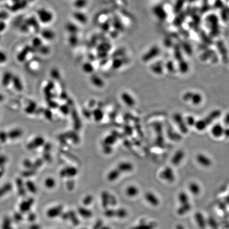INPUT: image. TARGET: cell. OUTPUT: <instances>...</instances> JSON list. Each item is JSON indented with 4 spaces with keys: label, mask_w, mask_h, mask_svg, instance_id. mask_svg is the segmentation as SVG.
Masks as SVG:
<instances>
[{
    "label": "cell",
    "mask_w": 229,
    "mask_h": 229,
    "mask_svg": "<svg viewBox=\"0 0 229 229\" xmlns=\"http://www.w3.org/2000/svg\"><path fill=\"white\" fill-rule=\"evenodd\" d=\"M123 61L120 59H116L112 63V66L114 69H120L123 65Z\"/></svg>",
    "instance_id": "obj_37"
},
{
    "label": "cell",
    "mask_w": 229,
    "mask_h": 229,
    "mask_svg": "<svg viewBox=\"0 0 229 229\" xmlns=\"http://www.w3.org/2000/svg\"><path fill=\"white\" fill-rule=\"evenodd\" d=\"M192 206L191 203H187L184 204H180V206L177 209V213L179 216H182L186 214L191 211Z\"/></svg>",
    "instance_id": "obj_15"
},
{
    "label": "cell",
    "mask_w": 229,
    "mask_h": 229,
    "mask_svg": "<svg viewBox=\"0 0 229 229\" xmlns=\"http://www.w3.org/2000/svg\"><path fill=\"white\" fill-rule=\"evenodd\" d=\"M146 201L153 206H158L160 204V201L158 197L152 192H148L145 195Z\"/></svg>",
    "instance_id": "obj_10"
},
{
    "label": "cell",
    "mask_w": 229,
    "mask_h": 229,
    "mask_svg": "<svg viewBox=\"0 0 229 229\" xmlns=\"http://www.w3.org/2000/svg\"><path fill=\"white\" fill-rule=\"evenodd\" d=\"M185 158V153L183 150H178L175 152L171 159V163L173 165L177 166L183 162Z\"/></svg>",
    "instance_id": "obj_7"
},
{
    "label": "cell",
    "mask_w": 229,
    "mask_h": 229,
    "mask_svg": "<svg viewBox=\"0 0 229 229\" xmlns=\"http://www.w3.org/2000/svg\"><path fill=\"white\" fill-rule=\"evenodd\" d=\"M8 138V133H6L4 132H0V141L1 142H2V143L6 142Z\"/></svg>",
    "instance_id": "obj_40"
},
{
    "label": "cell",
    "mask_w": 229,
    "mask_h": 229,
    "mask_svg": "<svg viewBox=\"0 0 229 229\" xmlns=\"http://www.w3.org/2000/svg\"><path fill=\"white\" fill-rule=\"evenodd\" d=\"M36 108V106L34 105V103H32L31 104L30 106L29 105L28 106V107L26 108V111L27 113H33V110L31 109V108H33V109L35 110Z\"/></svg>",
    "instance_id": "obj_43"
},
{
    "label": "cell",
    "mask_w": 229,
    "mask_h": 229,
    "mask_svg": "<svg viewBox=\"0 0 229 229\" xmlns=\"http://www.w3.org/2000/svg\"><path fill=\"white\" fill-rule=\"evenodd\" d=\"M194 219L197 227L200 229H205L207 225V222L204 215L201 212H197L194 215Z\"/></svg>",
    "instance_id": "obj_6"
},
{
    "label": "cell",
    "mask_w": 229,
    "mask_h": 229,
    "mask_svg": "<svg viewBox=\"0 0 229 229\" xmlns=\"http://www.w3.org/2000/svg\"></svg>",
    "instance_id": "obj_48"
},
{
    "label": "cell",
    "mask_w": 229,
    "mask_h": 229,
    "mask_svg": "<svg viewBox=\"0 0 229 229\" xmlns=\"http://www.w3.org/2000/svg\"><path fill=\"white\" fill-rule=\"evenodd\" d=\"M178 200L180 204H184L190 203L188 194L184 191H181L179 193L178 196Z\"/></svg>",
    "instance_id": "obj_23"
},
{
    "label": "cell",
    "mask_w": 229,
    "mask_h": 229,
    "mask_svg": "<svg viewBox=\"0 0 229 229\" xmlns=\"http://www.w3.org/2000/svg\"><path fill=\"white\" fill-rule=\"evenodd\" d=\"M139 193L138 187L134 185L129 186L126 189V194L128 196L131 197L136 196Z\"/></svg>",
    "instance_id": "obj_22"
},
{
    "label": "cell",
    "mask_w": 229,
    "mask_h": 229,
    "mask_svg": "<svg viewBox=\"0 0 229 229\" xmlns=\"http://www.w3.org/2000/svg\"><path fill=\"white\" fill-rule=\"evenodd\" d=\"M11 189V186L10 184H6L4 186L2 187V188H0V197L3 196L4 194L9 192Z\"/></svg>",
    "instance_id": "obj_36"
},
{
    "label": "cell",
    "mask_w": 229,
    "mask_h": 229,
    "mask_svg": "<svg viewBox=\"0 0 229 229\" xmlns=\"http://www.w3.org/2000/svg\"><path fill=\"white\" fill-rule=\"evenodd\" d=\"M127 214V212L125 209H120L115 210V216L120 219L126 217Z\"/></svg>",
    "instance_id": "obj_32"
},
{
    "label": "cell",
    "mask_w": 229,
    "mask_h": 229,
    "mask_svg": "<svg viewBox=\"0 0 229 229\" xmlns=\"http://www.w3.org/2000/svg\"><path fill=\"white\" fill-rule=\"evenodd\" d=\"M221 114V111L220 110H214L209 114V115L205 119L209 125L214 120H217V118H219Z\"/></svg>",
    "instance_id": "obj_20"
},
{
    "label": "cell",
    "mask_w": 229,
    "mask_h": 229,
    "mask_svg": "<svg viewBox=\"0 0 229 229\" xmlns=\"http://www.w3.org/2000/svg\"><path fill=\"white\" fill-rule=\"evenodd\" d=\"M82 70L84 72V73L91 74L94 72L95 69L91 63L87 62V63H84V64L82 66Z\"/></svg>",
    "instance_id": "obj_30"
},
{
    "label": "cell",
    "mask_w": 229,
    "mask_h": 229,
    "mask_svg": "<svg viewBox=\"0 0 229 229\" xmlns=\"http://www.w3.org/2000/svg\"><path fill=\"white\" fill-rule=\"evenodd\" d=\"M74 18L75 20L81 24H85L88 21V16L85 13L81 11H77L74 13Z\"/></svg>",
    "instance_id": "obj_16"
},
{
    "label": "cell",
    "mask_w": 229,
    "mask_h": 229,
    "mask_svg": "<svg viewBox=\"0 0 229 229\" xmlns=\"http://www.w3.org/2000/svg\"><path fill=\"white\" fill-rule=\"evenodd\" d=\"M189 192L194 196L199 195L201 192V187L199 183L195 181H191L188 184Z\"/></svg>",
    "instance_id": "obj_12"
},
{
    "label": "cell",
    "mask_w": 229,
    "mask_h": 229,
    "mask_svg": "<svg viewBox=\"0 0 229 229\" xmlns=\"http://www.w3.org/2000/svg\"><path fill=\"white\" fill-rule=\"evenodd\" d=\"M223 122L224 125L227 127H229V112H227L224 116Z\"/></svg>",
    "instance_id": "obj_41"
},
{
    "label": "cell",
    "mask_w": 229,
    "mask_h": 229,
    "mask_svg": "<svg viewBox=\"0 0 229 229\" xmlns=\"http://www.w3.org/2000/svg\"><path fill=\"white\" fill-rule=\"evenodd\" d=\"M104 214L106 217H115V210L113 209H107L104 212Z\"/></svg>",
    "instance_id": "obj_38"
},
{
    "label": "cell",
    "mask_w": 229,
    "mask_h": 229,
    "mask_svg": "<svg viewBox=\"0 0 229 229\" xmlns=\"http://www.w3.org/2000/svg\"><path fill=\"white\" fill-rule=\"evenodd\" d=\"M209 124L207 122L205 118L204 119H199L197 120L196 123H195L194 127L198 131L202 132L203 131L206 130L207 127L209 126Z\"/></svg>",
    "instance_id": "obj_18"
},
{
    "label": "cell",
    "mask_w": 229,
    "mask_h": 229,
    "mask_svg": "<svg viewBox=\"0 0 229 229\" xmlns=\"http://www.w3.org/2000/svg\"><path fill=\"white\" fill-rule=\"evenodd\" d=\"M90 81L94 86L97 88H102L105 85V82L102 78L97 75H92L90 77Z\"/></svg>",
    "instance_id": "obj_19"
},
{
    "label": "cell",
    "mask_w": 229,
    "mask_h": 229,
    "mask_svg": "<svg viewBox=\"0 0 229 229\" xmlns=\"http://www.w3.org/2000/svg\"><path fill=\"white\" fill-rule=\"evenodd\" d=\"M39 226H38V225H33V226H31V229H39Z\"/></svg>",
    "instance_id": "obj_46"
},
{
    "label": "cell",
    "mask_w": 229,
    "mask_h": 229,
    "mask_svg": "<svg viewBox=\"0 0 229 229\" xmlns=\"http://www.w3.org/2000/svg\"><path fill=\"white\" fill-rule=\"evenodd\" d=\"M44 139L41 136H38L37 138H35L33 141L30 142L28 145V148L29 150H33L35 148L40 147L44 143Z\"/></svg>",
    "instance_id": "obj_13"
},
{
    "label": "cell",
    "mask_w": 229,
    "mask_h": 229,
    "mask_svg": "<svg viewBox=\"0 0 229 229\" xmlns=\"http://www.w3.org/2000/svg\"><path fill=\"white\" fill-rule=\"evenodd\" d=\"M23 134V132L20 129H14L8 133V138L11 139H16L20 138Z\"/></svg>",
    "instance_id": "obj_26"
},
{
    "label": "cell",
    "mask_w": 229,
    "mask_h": 229,
    "mask_svg": "<svg viewBox=\"0 0 229 229\" xmlns=\"http://www.w3.org/2000/svg\"><path fill=\"white\" fill-rule=\"evenodd\" d=\"M62 211H63V207L60 205V206H57L54 207L49 209L47 212V214L49 217L54 218L61 215Z\"/></svg>",
    "instance_id": "obj_14"
},
{
    "label": "cell",
    "mask_w": 229,
    "mask_h": 229,
    "mask_svg": "<svg viewBox=\"0 0 229 229\" xmlns=\"http://www.w3.org/2000/svg\"><path fill=\"white\" fill-rule=\"evenodd\" d=\"M100 229H110L109 227H107V226H102V228Z\"/></svg>",
    "instance_id": "obj_47"
},
{
    "label": "cell",
    "mask_w": 229,
    "mask_h": 229,
    "mask_svg": "<svg viewBox=\"0 0 229 229\" xmlns=\"http://www.w3.org/2000/svg\"><path fill=\"white\" fill-rule=\"evenodd\" d=\"M223 136L226 137L227 138H229V127H225Z\"/></svg>",
    "instance_id": "obj_44"
},
{
    "label": "cell",
    "mask_w": 229,
    "mask_h": 229,
    "mask_svg": "<svg viewBox=\"0 0 229 229\" xmlns=\"http://www.w3.org/2000/svg\"><path fill=\"white\" fill-rule=\"evenodd\" d=\"M183 99L184 102L196 106L200 105L203 101V97L201 94L193 92H187L184 94L183 95Z\"/></svg>",
    "instance_id": "obj_1"
},
{
    "label": "cell",
    "mask_w": 229,
    "mask_h": 229,
    "mask_svg": "<svg viewBox=\"0 0 229 229\" xmlns=\"http://www.w3.org/2000/svg\"><path fill=\"white\" fill-rule=\"evenodd\" d=\"M158 52L159 49L158 47L156 46L152 47V48L149 49L142 56V61L144 62H148V61L152 60V59H153L158 55Z\"/></svg>",
    "instance_id": "obj_8"
},
{
    "label": "cell",
    "mask_w": 229,
    "mask_h": 229,
    "mask_svg": "<svg viewBox=\"0 0 229 229\" xmlns=\"http://www.w3.org/2000/svg\"><path fill=\"white\" fill-rule=\"evenodd\" d=\"M93 200V197L91 195H88L85 197L83 201V204L85 205H89L91 203Z\"/></svg>",
    "instance_id": "obj_39"
},
{
    "label": "cell",
    "mask_w": 229,
    "mask_h": 229,
    "mask_svg": "<svg viewBox=\"0 0 229 229\" xmlns=\"http://www.w3.org/2000/svg\"><path fill=\"white\" fill-rule=\"evenodd\" d=\"M56 182L53 178H47L45 180V186L48 188H53L55 187Z\"/></svg>",
    "instance_id": "obj_34"
},
{
    "label": "cell",
    "mask_w": 229,
    "mask_h": 229,
    "mask_svg": "<svg viewBox=\"0 0 229 229\" xmlns=\"http://www.w3.org/2000/svg\"><path fill=\"white\" fill-rule=\"evenodd\" d=\"M196 161L199 166L207 168L212 165V160L209 156L203 153H199L196 156Z\"/></svg>",
    "instance_id": "obj_3"
},
{
    "label": "cell",
    "mask_w": 229,
    "mask_h": 229,
    "mask_svg": "<svg viewBox=\"0 0 229 229\" xmlns=\"http://www.w3.org/2000/svg\"><path fill=\"white\" fill-rule=\"evenodd\" d=\"M160 177L162 180L168 183H173L176 179L174 170L170 166L165 167L160 173Z\"/></svg>",
    "instance_id": "obj_2"
},
{
    "label": "cell",
    "mask_w": 229,
    "mask_h": 229,
    "mask_svg": "<svg viewBox=\"0 0 229 229\" xmlns=\"http://www.w3.org/2000/svg\"><path fill=\"white\" fill-rule=\"evenodd\" d=\"M117 168L119 170L120 172H129L132 171L133 170L134 166L133 165L129 162H120V164H118Z\"/></svg>",
    "instance_id": "obj_11"
},
{
    "label": "cell",
    "mask_w": 229,
    "mask_h": 229,
    "mask_svg": "<svg viewBox=\"0 0 229 229\" xmlns=\"http://www.w3.org/2000/svg\"><path fill=\"white\" fill-rule=\"evenodd\" d=\"M120 98L123 102L128 107H133L135 105V100L134 97L128 92H123L120 95Z\"/></svg>",
    "instance_id": "obj_9"
},
{
    "label": "cell",
    "mask_w": 229,
    "mask_h": 229,
    "mask_svg": "<svg viewBox=\"0 0 229 229\" xmlns=\"http://www.w3.org/2000/svg\"><path fill=\"white\" fill-rule=\"evenodd\" d=\"M77 174V171L72 168H67L61 172V175L63 176L73 177Z\"/></svg>",
    "instance_id": "obj_29"
},
{
    "label": "cell",
    "mask_w": 229,
    "mask_h": 229,
    "mask_svg": "<svg viewBox=\"0 0 229 229\" xmlns=\"http://www.w3.org/2000/svg\"><path fill=\"white\" fill-rule=\"evenodd\" d=\"M176 229H186L184 226L181 224H178L176 227Z\"/></svg>",
    "instance_id": "obj_45"
},
{
    "label": "cell",
    "mask_w": 229,
    "mask_h": 229,
    "mask_svg": "<svg viewBox=\"0 0 229 229\" xmlns=\"http://www.w3.org/2000/svg\"><path fill=\"white\" fill-rule=\"evenodd\" d=\"M27 188H28L29 191L31 193H35L37 191V188L34 184L31 181H27L26 184Z\"/></svg>",
    "instance_id": "obj_35"
},
{
    "label": "cell",
    "mask_w": 229,
    "mask_h": 229,
    "mask_svg": "<svg viewBox=\"0 0 229 229\" xmlns=\"http://www.w3.org/2000/svg\"><path fill=\"white\" fill-rule=\"evenodd\" d=\"M197 120L193 115H188L184 117V122L188 127H194Z\"/></svg>",
    "instance_id": "obj_27"
},
{
    "label": "cell",
    "mask_w": 229,
    "mask_h": 229,
    "mask_svg": "<svg viewBox=\"0 0 229 229\" xmlns=\"http://www.w3.org/2000/svg\"><path fill=\"white\" fill-rule=\"evenodd\" d=\"M120 174L121 172H120L117 168L113 169L108 174L107 179L109 181H116L120 177Z\"/></svg>",
    "instance_id": "obj_21"
},
{
    "label": "cell",
    "mask_w": 229,
    "mask_h": 229,
    "mask_svg": "<svg viewBox=\"0 0 229 229\" xmlns=\"http://www.w3.org/2000/svg\"><path fill=\"white\" fill-rule=\"evenodd\" d=\"M225 127L221 123H215L212 126L210 130L211 135L215 138H220L224 135Z\"/></svg>",
    "instance_id": "obj_4"
},
{
    "label": "cell",
    "mask_w": 229,
    "mask_h": 229,
    "mask_svg": "<svg viewBox=\"0 0 229 229\" xmlns=\"http://www.w3.org/2000/svg\"><path fill=\"white\" fill-rule=\"evenodd\" d=\"M69 214V218L68 219L71 220V222L73 223L74 225H77L79 224V220L77 218L76 214L74 211H70L68 212Z\"/></svg>",
    "instance_id": "obj_31"
},
{
    "label": "cell",
    "mask_w": 229,
    "mask_h": 229,
    "mask_svg": "<svg viewBox=\"0 0 229 229\" xmlns=\"http://www.w3.org/2000/svg\"><path fill=\"white\" fill-rule=\"evenodd\" d=\"M157 223L155 222H151L150 223H146L145 221L141 222L137 226H135L131 229H154L156 227Z\"/></svg>",
    "instance_id": "obj_17"
},
{
    "label": "cell",
    "mask_w": 229,
    "mask_h": 229,
    "mask_svg": "<svg viewBox=\"0 0 229 229\" xmlns=\"http://www.w3.org/2000/svg\"><path fill=\"white\" fill-rule=\"evenodd\" d=\"M78 212L79 213L80 215L85 219L90 218L92 216V212L91 211L82 207H79L78 209Z\"/></svg>",
    "instance_id": "obj_25"
},
{
    "label": "cell",
    "mask_w": 229,
    "mask_h": 229,
    "mask_svg": "<svg viewBox=\"0 0 229 229\" xmlns=\"http://www.w3.org/2000/svg\"><path fill=\"white\" fill-rule=\"evenodd\" d=\"M110 195L107 192H103L102 195V205L103 208L107 209V207L109 205Z\"/></svg>",
    "instance_id": "obj_28"
},
{
    "label": "cell",
    "mask_w": 229,
    "mask_h": 229,
    "mask_svg": "<svg viewBox=\"0 0 229 229\" xmlns=\"http://www.w3.org/2000/svg\"><path fill=\"white\" fill-rule=\"evenodd\" d=\"M88 5V0H76L74 5L78 9L84 8Z\"/></svg>",
    "instance_id": "obj_33"
},
{
    "label": "cell",
    "mask_w": 229,
    "mask_h": 229,
    "mask_svg": "<svg viewBox=\"0 0 229 229\" xmlns=\"http://www.w3.org/2000/svg\"><path fill=\"white\" fill-rule=\"evenodd\" d=\"M33 202H34L33 199H29L27 201L23 202V203L21 204L20 206L21 211L22 212H27L28 211L33 205Z\"/></svg>",
    "instance_id": "obj_24"
},
{
    "label": "cell",
    "mask_w": 229,
    "mask_h": 229,
    "mask_svg": "<svg viewBox=\"0 0 229 229\" xmlns=\"http://www.w3.org/2000/svg\"><path fill=\"white\" fill-rule=\"evenodd\" d=\"M102 225H103L102 221H101V220H99L96 222L95 225H94L93 229H100L102 227Z\"/></svg>",
    "instance_id": "obj_42"
},
{
    "label": "cell",
    "mask_w": 229,
    "mask_h": 229,
    "mask_svg": "<svg viewBox=\"0 0 229 229\" xmlns=\"http://www.w3.org/2000/svg\"><path fill=\"white\" fill-rule=\"evenodd\" d=\"M174 120L183 133H187L188 132V127L187 126L184 122V117H183V116L179 113L175 114L174 115Z\"/></svg>",
    "instance_id": "obj_5"
}]
</instances>
